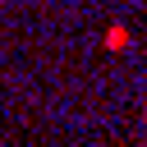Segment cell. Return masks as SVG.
I'll return each instance as SVG.
<instances>
[{
  "label": "cell",
  "instance_id": "cell-2",
  "mask_svg": "<svg viewBox=\"0 0 147 147\" xmlns=\"http://www.w3.org/2000/svg\"><path fill=\"white\" fill-rule=\"evenodd\" d=\"M142 124H147V101H142Z\"/></svg>",
  "mask_w": 147,
  "mask_h": 147
},
{
  "label": "cell",
  "instance_id": "cell-1",
  "mask_svg": "<svg viewBox=\"0 0 147 147\" xmlns=\"http://www.w3.org/2000/svg\"><path fill=\"white\" fill-rule=\"evenodd\" d=\"M106 46H110V51H124V46H129V28H110V32H106Z\"/></svg>",
  "mask_w": 147,
  "mask_h": 147
}]
</instances>
